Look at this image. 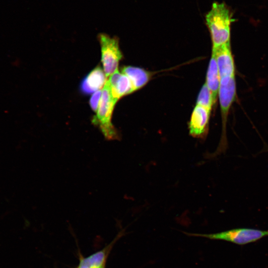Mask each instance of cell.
Instances as JSON below:
<instances>
[{"instance_id":"cell-1","label":"cell","mask_w":268,"mask_h":268,"mask_svg":"<svg viewBox=\"0 0 268 268\" xmlns=\"http://www.w3.org/2000/svg\"><path fill=\"white\" fill-rule=\"evenodd\" d=\"M232 16V12L225 3H213L211 9L205 15L212 48L230 43L231 24L234 20Z\"/></svg>"},{"instance_id":"cell-2","label":"cell","mask_w":268,"mask_h":268,"mask_svg":"<svg viewBox=\"0 0 268 268\" xmlns=\"http://www.w3.org/2000/svg\"><path fill=\"white\" fill-rule=\"evenodd\" d=\"M117 102L113 98L110 84L107 80L102 90V94L96 115L92 119V124L101 131L107 140L118 139L119 134L111 122L114 107Z\"/></svg>"},{"instance_id":"cell-3","label":"cell","mask_w":268,"mask_h":268,"mask_svg":"<svg viewBox=\"0 0 268 268\" xmlns=\"http://www.w3.org/2000/svg\"><path fill=\"white\" fill-rule=\"evenodd\" d=\"M188 235L229 242L238 245L255 242L268 236V230L238 228L212 234L188 233Z\"/></svg>"},{"instance_id":"cell-4","label":"cell","mask_w":268,"mask_h":268,"mask_svg":"<svg viewBox=\"0 0 268 268\" xmlns=\"http://www.w3.org/2000/svg\"><path fill=\"white\" fill-rule=\"evenodd\" d=\"M98 39L101 48V62L106 77L118 70V66L123 56L119 48L118 38L111 37L105 33H99Z\"/></svg>"},{"instance_id":"cell-5","label":"cell","mask_w":268,"mask_h":268,"mask_svg":"<svg viewBox=\"0 0 268 268\" xmlns=\"http://www.w3.org/2000/svg\"><path fill=\"white\" fill-rule=\"evenodd\" d=\"M235 75L220 79L218 97L223 126L229 110L235 99L236 87Z\"/></svg>"},{"instance_id":"cell-6","label":"cell","mask_w":268,"mask_h":268,"mask_svg":"<svg viewBox=\"0 0 268 268\" xmlns=\"http://www.w3.org/2000/svg\"><path fill=\"white\" fill-rule=\"evenodd\" d=\"M220 79L235 75V65L231 50L230 43L212 48Z\"/></svg>"},{"instance_id":"cell-7","label":"cell","mask_w":268,"mask_h":268,"mask_svg":"<svg viewBox=\"0 0 268 268\" xmlns=\"http://www.w3.org/2000/svg\"><path fill=\"white\" fill-rule=\"evenodd\" d=\"M210 110L196 105L192 112L189 125L190 134L193 136H202L207 130Z\"/></svg>"},{"instance_id":"cell-8","label":"cell","mask_w":268,"mask_h":268,"mask_svg":"<svg viewBox=\"0 0 268 268\" xmlns=\"http://www.w3.org/2000/svg\"><path fill=\"white\" fill-rule=\"evenodd\" d=\"M108 81L112 96L116 102L123 96L134 91L129 78L118 70L109 76Z\"/></svg>"},{"instance_id":"cell-9","label":"cell","mask_w":268,"mask_h":268,"mask_svg":"<svg viewBox=\"0 0 268 268\" xmlns=\"http://www.w3.org/2000/svg\"><path fill=\"white\" fill-rule=\"evenodd\" d=\"M106 76L100 67H96L82 81L80 85L82 92L91 94L101 89L106 83Z\"/></svg>"},{"instance_id":"cell-10","label":"cell","mask_w":268,"mask_h":268,"mask_svg":"<svg viewBox=\"0 0 268 268\" xmlns=\"http://www.w3.org/2000/svg\"><path fill=\"white\" fill-rule=\"evenodd\" d=\"M115 240L102 250L87 257H80L76 268H105L107 258Z\"/></svg>"},{"instance_id":"cell-11","label":"cell","mask_w":268,"mask_h":268,"mask_svg":"<svg viewBox=\"0 0 268 268\" xmlns=\"http://www.w3.org/2000/svg\"><path fill=\"white\" fill-rule=\"evenodd\" d=\"M205 83L210 90L214 103H215L218 95L220 77L215 55L212 51L207 71L206 82Z\"/></svg>"},{"instance_id":"cell-12","label":"cell","mask_w":268,"mask_h":268,"mask_svg":"<svg viewBox=\"0 0 268 268\" xmlns=\"http://www.w3.org/2000/svg\"><path fill=\"white\" fill-rule=\"evenodd\" d=\"M122 72L129 78L134 91L145 85L150 78V74L148 72L137 67H124L122 69Z\"/></svg>"},{"instance_id":"cell-13","label":"cell","mask_w":268,"mask_h":268,"mask_svg":"<svg viewBox=\"0 0 268 268\" xmlns=\"http://www.w3.org/2000/svg\"><path fill=\"white\" fill-rule=\"evenodd\" d=\"M214 104L211 93L206 84L204 83L199 94L196 105L211 111Z\"/></svg>"},{"instance_id":"cell-14","label":"cell","mask_w":268,"mask_h":268,"mask_svg":"<svg viewBox=\"0 0 268 268\" xmlns=\"http://www.w3.org/2000/svg\"><path fill=\"white\" fill-rule=\"evenodd\" d=\"M101 94L102 90L101 89L98 90L93 93L90 99V106L92 110L94 112H97V111Z\"/></svg>"},{"instance_id":"cell-15","label":"cell","mask_w":268,"mask_h":268,"mask_svg":"<svg viewBox=\"0 0 268 268\" xmlns=\"http://www.w3.org/2000/svg\"><path fill=\"white\" fill-rule=\"evenodd\" d=\"M11 65L13 67H17L19 66V61L18 60L16 59L14 61H12L11 63Z\"/></svg>"}]
</instances>
